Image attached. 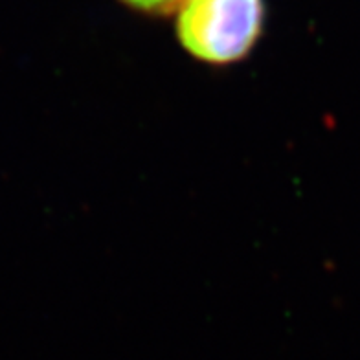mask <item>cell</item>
<instances>
[{
    "label": "cell",
    "mask_w": 360,
    "mask_h": 360,
    "mask_svg": "<svg viewBox=\"0 0 360 360\" xmlns=\"http://www.w3.org/2000/svg\"><path fill=\"white\" fill-rule=\"evenodd\" d=\"M122 2L133 10L142 11V13L166 15L179 10L184 0H122Z\"/></svg>",
    "instance_id": "cell-2"
},
{
    "label": "cell",
    "mask_w": 360,
    "mask_h": 360,
    "mask_svg": "<svg viewBox=\"0 0 360 360\" xmlns=\"http://www.w3.org/2000/svg\"><path fill=\"white\" fill-rule=\"evenodd\" d=\"M176 15L180 44L210 65L247 57L263 30V0H184Z\"/></svg>",
    "instance_id": "cell-1"
}]
</instances>
